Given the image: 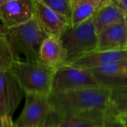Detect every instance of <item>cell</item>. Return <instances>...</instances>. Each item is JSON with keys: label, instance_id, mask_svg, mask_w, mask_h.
I'll use <instances>...</instances> for the list:
<instances>
[{"label": "cell", "instance_id": "obj_1", "mask_svg": "<svg viewBox=\"0 0 127 127\" xmlns=\"http://www.w3.org/2000/svg\"><path fill=\"white\" fill-rule=\"evenodd\" d=\"M112 95V90L104 87L52 92L49 101L51 109L59 115L78 114L91 110L109 112Z\"/></svg>", "mask_w": 127, "mask_h": 127}, {"label": "cell", "instance_id": "obj_2", "mask_svg": "<svg viewBox=\"0 0 127 127\" xmlns=\"http://www.w3.org/2000/svg\"><path fill=\"white\" fill-rule=\"evenodd\" d=\"M4 33L18 60L23 55L27 61L39 62L41 46L48 36L35 16L25 24L4 29Z\"/></svg>", "mask_w": 127, "mask_h": 127}, {"label": "cell", "instance_id": "obj_3", "mask_svg": "<svg viewBox=\"0 0 127 127\" xmlns=\"http://www.w3.org/2000/svg\"><path fill=\"white\" fill-rule=\"evenodd\" d=\"M10 71L25 95H50L51 93L54 75L56 71L43 65L39 62L22 61L20 60L13 63Z\"/></svg>", "mask_w": 127, "mask_h": 127}, {"label": "cell", "instance_id": "obj_4", "mask_svg": "<svg viewBox=\"0 0 127 127\" xmlns=\"http://www.w3.org/2000/svg\"><path fill=\"white\" fill-rule=\"evenodd\" d=\"M60 39L67 53L65 65L71 64L97 49L98 34L92 18L76 27H68L61 35Z\"/></svg>", "mask_w": 127, "mask_h": 127}, {"label": "cell", "instance_id": "obj_5", "mask_svg": "<svg viewBox=\"0 0 127 127\" xmlns=\"http://www.w3.org/2000/svg\"><path fill=\"white\" fill-rule=\"evenodd\" d=\"M98 87L102 86L90 71L70 65H63L54 73L52 92H63Z\"/></svg>", "mask_w": 127, "mask_h": 127}, {"label": "cell", "instance_id": "obj_6", "mask_svg": "<svg viewBox=\"0 0 127 127\" xmlns=\"http://www.w3.org/2000/svg\"><path fill=\"white\" fill-rule=\"evenodd\" d=\"M51 110L49 95L26 94L25 106L13 127H41Z\"/></svg>", "mask_w": 127, "mask_h": 127}, {"label": "cell", "instance_id": "obj_7", "mask_svg": "<svg viewBox=\"0 0 127 127\" xmlns=\"http://www.w3.org/2000/svg\"><path fill=\"white\" fill-rule=\"evenodd\" d=\"M34 16V0H0V21L4 29L25 24Z\"/></svg>", "mask_w": 127, "mask_h": 127}, {"label": "cell", "instance_id": "obj_8", "mask_svg": "<svg viewBox=\"0 0 127 127\" xmlns=\"http://www.w3.org/2000/svg\"><path fill=\"white\" fill-rule=\"evenodd\" d=\"M25 95L11 71L0 70V118H10Z\"/></svg>", "mask_w": 127, "mask_h": 127}, {"label": "cell", "instance_id": "obj_9", "mask_svg": "<svg viewBox=\"0 0 127 127\" xmlns=\"http://www.w3.org/2000/svg\"><path fill=\"white\" fill-rule=\"evenodd\" d=\"M35 18L48 36H58L71 26L70 21L44 4L41 0H34Z\"/></svg>", "mask_w": 127, "mask_h": 127}, {"label": "cell", "instance_id": "obj_10", "mask_svg": "<svg viewBox=\"0 0 127 127\" xmlns=\"http://www.w3.org/2000/svg\"><path fill=\"white\" fill-rule=\"evenodd\" d=\"M67 53L60 37L48 36L42 43L39 56V62L43 65L57 71L65 65Z\"/></svg>", "mask_w": 127, "mask_h": 127}, {"label": "cell", "instance_id": "obj_11", "mask_svg": "<svg viewBox=\"0 0 127 127\" xmlns=\"http://www.w3.org/2000/svg\"><path fill=\"white\" fill-rule=\"evenodd\" d=\"M127 50V28L124 19L98 35V51Z\"/></svg>", "mask_w": 127, "mask_h": 127}, {"label": "cell", "instance_id": "obj_12", "mask_svg": "<svg viewBox=\"0 0 127 127\" xmlns=\"http://www.w3.org/2000/svg\"><path fill=\"white\" fill-rule=\"evenodd\" d=\"M126 60H127V50L117 51H95L79 58L76 61L68 65L89 71L93 68L106 65L110 63Z\"/></svg>", "mask_w": 127, "mask_h": 127}, {"label": "cell", "instance_id": "obj_13", "mask_svg": "<svg viewBox=\"0 0 127 127\" xmlns=\"http://www.w3.org/2000/svg\"><path fill=\"white\" fill-rule=\"evenodd\" d=\"M110 116L112 115L109 112L100 110H91L78 114L60 115V127H101Z\"/></svg>", "mask_w": 127, "mask_h": 127}, {"label": "cell", "instance_id": "obj_14", "mask_svg": "<svg viewBox=\"0 0 127 127\" xmlns=\"http://www.w3.org/2000/svg\"><path fill=\"white\" fill-rule=\"evenodd\" d=\"M113 0H71V27H76L90 19L100 9Z\"/></svg>", "mask_w": 127, "mask_h": 127}, {"label": "cell", "instance_id": "obj_15", "mask_svg": "<svg viewBox=\"0 0 127 127\" xmlns=\"http://www.w3.org/2000/svg\"><path fill=\"white\" fill-rule=\"evenodd\" d=\"M125 15L126 13L115 5L112 1L111 4L103 7L95 13L92 16V20L96 32L99 35L107 28L124 20Z\"/></svg>", "mask_w": 127, "mask_h": 127}, {"label": "cell", "instance_id": "obj_16", "mask_svg": "<svg viewBox=\"0 0 127 127\" xmlns=\"http://www.w3.org/2000/svg\"><path fill=\"white\" fill-rule=\"evenodd\" d=\"M17 60L4 33H0V70L10 71Z\"/></svg>", "mask_w": 127, "mask_h": 127}, {"label": "cell", "instance_id": "obj_17", "mask_svg": "<svg viewBox=\"0 0 127 127\" xmlns=\"http://www.w3.org/2000/svg\"><path fill=\"white\" fill-rule=\"evenodd\" d=\"M93 76L102 87L112 91L127 89V74L115 76Z\"/></svg>", "mask_w": 127, "mask_h": 127}, {"label": "cell", "instance_id": "obj_18", "mask_svg": "<svg viewBox=\"0 0 127 127\" xmlns=\"http://www.w3.org/2000/svg\"><path fill=\"white\" fill-rule=\"evenodd\" d=\"M93 75L115 76L127 74V60L108 64L106 65L89 70Z\"/></svg>", "mask_w": 127, "mask_h": 127}, {"label": "cell", "instance_id": "obj_19", "mask_svg": "<svg viewBox=\"0 0 127 127\" xmlns=\"http://www.w3.org/2000/svg\"><path fill=\"white\" fill-rule=\"evenodd\" d=\"M47 7L56 13L67 18L71 23V0H41Z\"/></svg>", "mask_w": 127, "mask_h": 127}, {"label": "cell", "instance_id": "obj_20", "mask_svg": "<svg viewBox=\"0 0 127 127\" xmlns=\"http://www.w3.org/2000/svg\"><path fill=\"white\" fill-rule=\"evenodd\" d=\"M109 113L113 116L127 114V96L112 94L111 97Z\"/></svg>", "mask_w": 127, "mask_h": 127}, {"label": "cell", "instance_id": "obj_21", "mask_svg": "<svg viewBox=\"0 0 127 127\" xmlns=\"http://www.w3.org/2000/svg\"><path fill=\"white\" fill-rule=\"evenodd\" d=\"M41 127H60V115L51 109Z\"/></svg>", "mask_w": 127, "mask_h": 127}, {"label": "cell", "instance_id": "obj_22", "mask_svg": "<svg viewBox=\"0 0 127 127\" xmlns=\"http://www.w3.org/2000/svg\"><path fill=\"white\" fill-rule=\"evenodd\" d=\"M101 127H125L122 125L116 118L115 116H110L106 120L105 124Z\"/></svg>", "mask_w": 127, "mask_h": 127}, {"label": "cell", "instance_id": "obj_23", "mask_svg": "<svg viewBox=\"0 0 127 127\" xmlns=\"http://www.w3.org/2000/svg\"><path fill=\"white\" fill-rule=\"evenodd\" d=\"M113 4L127 13V0H113Z\"/></svg>", "mask_w": 127, "mask_h": 127}, {"label": "cell", "instance_id": "obj_24", "mask_svg": "<svg viewBox=\"0 0 127 127\" xmlns=\"http://www.w3.org/2000/svg\"><path fill=\"white\" fill-rule=\"evenodd\" d=\"M13 122L10 118H0V127H13Z\"/></svg>", "mask_w": 127, "mask_h": 127}, {"label": "cell", "instance_id": "obj_25", "mask_svg": "<svg viewBox=\"0 0 127 127\" xmlns=\"http://www.w3.org/2000/svg\"><path fill=\"white\" fill-rule=\"evenodd\" d=\"M115 118L125 127H127V114H122L115 116Z\"/></svg>", "mask_w": 127, "mask_h": 127}, {"label": "cell", "instance_id": "obj_26", "mask_svg": "<svg viewBox=\"0 0 127 127\" xmlns=\"http://www.w3.org/2000/svg\"><path fill=\"white\" fill-rule=\"evenodd\" d=\"M112 93L113 95H117L127 96V89L126 90H115V91H112Z\"/></svg>", "mask_w": 127, "mask_h": 127}, {"label": "cell", "instance_id": "obj_27", "mask_svg": "<svg viewBox=\"0 0 127 127\" xmlns=\"http://www.w3.org/2000/svg\"><path fill=\"white\" fill-rule=\"evenodd\" d=\"M124 22H125V24H126V26H127V13H126V15H125V17H124Z\"/></svg>", "mask_w": 127, "mask_h": 127}, {"label": "cell", "instance_id": "obj_28", "mask_svg": "<svg viewBox=\"0 0 127 127\" xmlns=\"http://www.w3.org/2000/svg\"><path fill=\"white\" fill-rule=\"evenodd\" d=\"M4 32V28H1V27H0V33H2Z\"/></svg>", "mask_w": 127, "mask_h": 127}, {"label": "cell", "instance_id": "obj_29", "mask_svg": "<svg viewBox=\"0 0 127 127\" xmlns=\"http://www.w3.org/2000/svg\"></svg>", "mask_w": 127, "mask_h": 127}]
</instances>
